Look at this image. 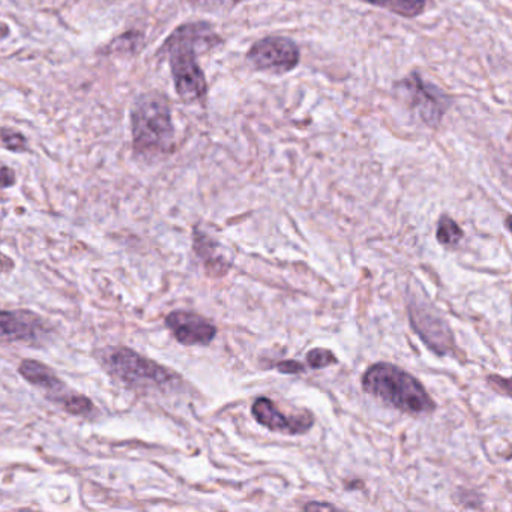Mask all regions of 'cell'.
<instances>
[{
    "label": "cell",
    "instance_id": "obj_2",
    "mask_svg": "<svg viewBox=\"0 0 512 512\" xmlns=\"http://www.w3.org/2000/svg\"><path fill=\"white\" fill-rule=\"evenodd\" d=\"M134 151L139 157H158L175 151V127L166 95L148 92L137 98L131 112Z\"/></svg>",
    "mask_w": 512,
    "mask_h": 512
},
{
    "label": "cell",
    "instance_id": "obj_13",
    "mask_svg": "<svg viewBox=\"0 0 512 512\" xmlns=\"http://www.w3.org/2000/svg\"><path fill=\"white\" fill-rule=\"evenodd\" d=\"M52 403L56 406L61 407L64 412L70 413L73 416H83V418H89L97 412L95 409L94 401L86 395L79 394V392L71 391V389H65L62 394L53 397Z\"/></svg>",
    "mask_w": 512,
    "mask_h": 512
},
{
    "label": "cell",
    "instance_id": "obj_14",
    "mask_svg": "<svg viewBox=\"0 0 512 512\" xmlns=\"http://www.w3.org/2000/svg\"><path fill=\"white\" fill-rule=\"evenodd\" d=\"M364 2L404 19L421 16L428 4V0H364Z\"/></svg>",
    "mask_w": 512,
    "mask_h": 512
},
{
    "label": "cell",
    "instance_id": "obj_21",
    "mask_svg": "<svg viewBox=\"0 0 512 512\" xmlns=\"http://www.w3.org/2000/svg\"><path fill=\"white\" fill-rule=\"evenodd\" d=\"M16 184V173L10 167H0V188L13 187Z\"/></svg>",
    "mask_w": 512,
    "mask_h": 512
},
{
    "label": "cell",
    "instance_id": "obj_17",
    "mask_svg": "<svg viewBox=\"0 0 512 512\" xmlns=\"http://www.w3.org/2000/svg\"><path fill=\"white\" fill-rule=\"evenodd\" d=\"M184 2L196 10L226 13V11L235 10L245 0H184Z\"/></svg>",
    "mask_w": 512,
    "mask_h": 512
},
{
    "label": "cell",
    "instance_id": "obj_24",
    "mask_svg": "<svg viewBox=\"0 0 512 512\" xmlns=\"http://www.w3.org/2000/svg\"><path fill=\"white\" fill-rule=\"evenodd\" d=\"M8 35H10V29H8V26L5 25V23H0V41L4 40Z\"/></svg>",
    "mask_w": 512,
    "mask_h": 512
},
{
    "label": "cell",
    "instance_id": "obj_5",
    "mask_svg": "<svg viewBox=\"0 0 512 512\" xmlns=\"http://www.w3.org/2000/svg\"><path fill=\"white\" fill-rule=\"evenodd\" d=\"M299 49L286 37H266L251 46L247 61L254 70L263 73L286 74L299 65Z\"/></svg>",
    "mask_w": 512,
    "mask_h": 512
},
{
    "label": "cell",
    "instance_id": "obj_15",
    "mask_svg": "<svg viewBox=\"0 0 512 512\" xmlns=\"http://www.w3.org/2000/svg\"><path fill=\"white\" fill-rule=\"evenodd\" d=\"M143 41H145V37H143L142 32L128 31L125 32V34L119 35L118 38H115V40L107 46L106 50L109 55L134 56L142 49Z\"/></svg>",
    "mask_w": 512,
    "mask_h": 512
},
{
    "label": "cell",
    "instance_id": "obj_20",
    "mask_svg": "<svg viewBox=\"0 0 512 512\" xmlns=\"http://www.w3.org/2000/svg\"><path fill=\"white\" fill-rule=\"evenodd\" d=\"M277 370L280 371V373L284 374H298V373H304L305 368L304 365L299 364V362L296 361H281L278 362Z\"/></svg>",
    "mask_w": 512,
    "mask_h": 512
},
{
    "label": "cell",
    "instance_id": "obj_10",
    "mask_svg": "<svg viewBox=\"0 0 512 512\" xmlns=\"http://www.w3.org/2000/svg\"><path fill=\"white\" fill-rule=\"evenodd\" d=\"M410 317H412L413 328L433 352L443 355L451 350L454 338H452L448 325L440 317L419 307L410 310Z\"/></svg>",
    "mask_w": 512,
    "mask_h": 512
},
{
    "label": "cell",
    "instance_id": "obj_16",
    "mask_svg": "<svg viewBox=\"0 0 512 512\" xmlns=\"http://www.w3.org/2000/svg\"><path fill=\"white\" fill-rule=\"evenodd\" d=\"M463 236V230L460 229V226L452 218H449L448 215L440 217L436 232L439 244L445 245V247H455V245L460 244Z\"/></svg>",
    "mask_w": 512,
    "mask_h": 512
},
{
    "label": "cell",
    "instance_id": "obj_3",
    "mask_svg": "<svg viewBox=\"0 0 512 512\" xmlns=\"http://www.w3.org/2000/svg\"><path fill=\"white\" fill-rule=\"evenodd\" d=\"M362 388L389 406L410 415L430 413L436 407L433 398L416 377L403 368L386 362L371 365L365 371L362 376Z\"/></svg>",
    "mask_w": 512,
    "mask_h": 512
},
{
    "label": "cell",
    "instance_id": "obj_19",
    "mask_svg": "<svg viewBox=\"0 0 512 512\" xmlns=\"http://www.w3.org/2000/svg\"><path fill=\"white\" fill-rule=\"evenodd\" d=\"M307 364L314 368V370H317V368H326L329 365L337 364V358L329 350L313 349L307 353Z\"/></svg>",
    "mask_w": 512,
    "mask_h": 512
},
{
    "label": "cell",
    "instance_id": "obj_7",
    "mask_svg": "<svg viewBox=\"0 0 512 512\" xmlns=\"http://www.w3.org/2000/svg\"><path fill=\"white\" fill-rule=\"evenodd\" d=\"M49 331L43 317L32 311L0 308V343H37L46 337Z\"/></svg>",
    "mask_w": 512,
    "mask_h": 512
},
{
    "label": "cell",
    "instance_id": "obj_9",
    "mask_svg": "<svg viewBox=\"0 0 512 512\" xmlns=\"http://www.w3.org/2000/svg\"><path fill=\"white\" fill-rule=\"evenodd\" d=\"M166 326L184 346H208L217 337L214 323L191 311H172L167 314Z\"/></svg>",
    "mask_w": 512,
    "mask_h": 512
},
{
    "label": "cell",
    "instance_id": "obj_6",
    "mask_svg": "<svg viewBox=\"0 0 512 512\" xmlns=\"http://www.w3.org/2000/svg\"><path fill=\"white\" fill-rule=\"evenodd\" d=\"M400 88L406 94L410 106L416 110L419 118L431 128H437L442 122L443 115L451 106L448 95L439 88L424 82L418 73H412L409 79L400 83Z\"/></svg>",
    "mask_w": 512,
    "mask_h": 512
},
{
    "label": "cell",
    "instance_id": "obj_8",
    "mask_svg": "<svg viewBox=\"0 0 512 512\" xmlns=\"http://www.w3.org/2000/svg\"><path fill=\"white\" fill-rule=\"evenodd\" d=\"M254 418L263 427L277 433L290 434H304L313 427L314 418L310 412H302L299 415H287L278 409L274 401L266 397L257 398L254 401L253 409Z\"/></svg>",
    "mask_w": 512,
    "mask_h": 512
},
{
    "label": "cell",
    "instance_id": "obj_4",
    "mask_svg": "<svg viewBox=\"0 0 512 512\" xmlns=\"http://www.w3.org/2000/svg\"><path fill=\"white\" fill-rule=\"evenodd\" d=\"M101 367L122 385L136 391L166 389L178 382L175 371L125 346L104 347L98 352Z\"/></svg>",
    "mask_w": 512,
    "mask_h": 512
},
{
    "label": "cell",
    "instance_id": "obj_22",
    "mask_svg": "<svg viewBox=\"0 0 512 512\" xmlns=\"http://www.w3.org/2000/svg\"><path fill=\"white\" fill-rule=\"evenodd\" d=\"M14 268V262L5 254H0V272H10Z\"/></svg>",
    "mask_w": 512,
    "mask_h": 512
},
{
    "label": "cell",
    "instance_id": "obj_11",
    "mask_svg": "<svg viewBox=\"0 0 512 512\" xmlns=\"http://www.w3.org/2000/svg\"><path fill=\"white\" fill-rule=\"evenodd\" d=\"M19 373L26 382L46 391L49 400L62 394L68 388L64 380L59 379L58 374L53 371L52 367L43 364V362L35 361V359L22 361V364L19 365Z\"/></svg>",
    "mask_w": 512,
    "mask_h": 512
},
{
    "label": "cell",
    "instance_id": "obj_1",
    "mask_svg": "<svg viewBox=\"0 0 512 512\" xmlns=\"http://www.w3.org/2000/svg\"><path fill=\"white\" fill-rule=\"evenodd\" d=\"M223 40L209 23H188L170 34L160 49V55L170 62L173 82L184 103H197L206 97L208 83L197 56L221 46Z\"/></svg>",
    "mask_w": 512,
    "mask_h": 512
},
{
    "label": "cell",
    "instance_id": "obj_12",
    "mask_svg": "<svg viewBox=\"0 0 512 512\" xmlns=\"http://www.w3.org/2000/svg\"><path fill=\"white\" fill-rule=\"evenodd\" d=\"M194 251L197 256L205 262L206 269L212 275H224L230 265H226V260L217 254L218 247L212 239H209L205 233L196 232L194 235Z\"/></svg>",
    "mask_w": 512,
    "mask_h": 512
},
{
    "label": "cell",
    "instance_id": "obj_18",
    "mask_svg": "<svg viewBox=\"0 0 512 512\" xmlns=\"http://www.w3.org/2000/svg\"><path fill=\"white\" fill-rule=\"evenodd\" d=\"M0 140H2V143H4L8 151H28V140H26V137L23 136L20 131L14 130V128H2V130H0Z\"/></svg>",
    "mask_w": 512,
    "mask_h": 512
},
{
    "label": "cell",
    "instance_id": "obj_23",
    "mask_svg": "<svg viewBox=\"0 0 512 512\" xmlns=\"http://www.w3.org/2000/svg\"><path fill=\"white\" fill-rule=\"evenodd\" d=\"M334 506L332 505H320V503H310V505L305 506V509L307 511H310V509H332Z\"/></svg>",
    "mask_w": 512,
    "mask_h": 512
}]
</instances>
